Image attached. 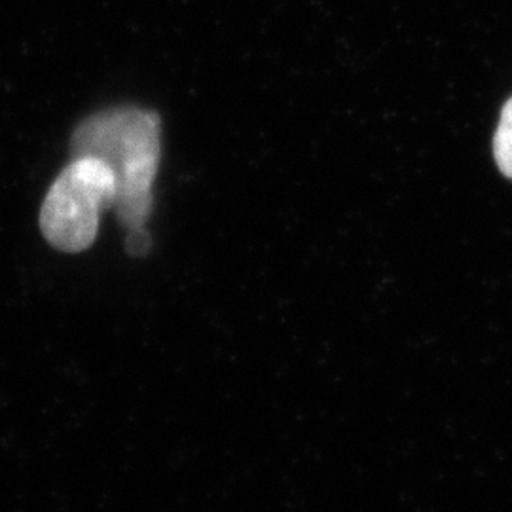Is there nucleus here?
Instances as JSON below:
<instances>
[{"mask_svg": "<svg viewBox=\"0 0 512 512\" xmlns=\"http://www.w3.org/2000/svg\"><path fill=\"white\" fill-rule=\"evenodd\" d=\"M150 236L147 234L145 228H139V230H131L128 232V239H126V247H128L129 255L133 256H145L150 251Z\"/></svg>", "mask_w": 512, "mask_h": 512, "instance_id": "4", "label": "nucleus"}, {"mask_svg": "<svg viewBox=\"0 0 512 512\" xmlns=\"http://www.w3.org/2000/svg\"><path fill=\"white\" fill-rule=\"evenodd\" d=\"M495 162L503 175L512 179V97L501 112V120L495 133Z\"/></svg>", "mask_w": 512, "mask_h": 512, "instance_id": "3", "label": "nucleus"}, {"mask_svg": "<svg viewBox=\"0 0 512 512\" xmlns=\"http://www.w3.org/2000/svg\"><path fill=\"white\" fill-rule=\"evenodd\" d=\"M116 181L107 165L93 158H74L55 179L40 211V228L50 245L65 253L92 247L99 219L114 205Z\"/></svg>", "mask_w": 512, "mask_h": 512, "instance_id": "2", "label": "nucleus"}, {"mask_svg": "<svg viewBox=\"0 0 512 512\" xmlns=\"http://www.w3.org/2000/svg\"><path fill=\"white\" fill-rule=\"evenodd\" d=\"M71 150L74 158H93L109 167L118 219L128 232L145 228L162 156L160 116L137 107L101 110L76 128Z\"/></svg>", "mask_w": 512, "mask_h": 512, "instance_id": "1", "label": "nucleus"}]
</instances>
